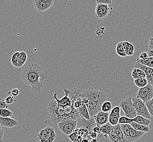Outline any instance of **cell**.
Instances as JSON below:
<instances>
[{
  "label": "cell",
  "instance_id": "cell-1",
  "mask_svg": "<svg viewBox=\"0 0 153 142\" xmlns=\"http://www.w3.org/2000/svg\"><path fill=\"white\" fill-rule=\"evenodd\" d=\"M21 78L24 85L31 87L32 92L40 93L44 87L40 79L46 80L48 78V72L37 63H30L22 69Z\"/></svg>",
  "mask_w": 153,
  "mask_h": 142
},
{
  "label": "cell",
  "instance_id": "cell-2",
  "mask_svg": "<svg viewBox=\"0 0 153 142\" xmlns=\"http://www.w3.org/2000/svg\"><path fill=\"white\" fill-rule=\"evenodd\" d=\"M47 108L52 124L57 125L59 122L67 120L64 107L58 105L53 98L49 101Z\"/></svg>",
  "mask_w": 153,
  "mask_h": 142
},
{
  "label": "cell",
  "instance_id": "cell-3",
  "mask_svg": "<svg viewBox=\"0 0 153 142\" xmlns=\"http://www.w3.org/2000/svg\"><path fill=\"white\" fill-rule=\"evenodd\" d=\"M80 97H85L101 105L106 101L108 100L107 94L102 91L96 90H87L81 93L79 95Z\"/></svg>",
  "mask_w": 153,
  "mask_h": 142
},
{
  "label": "cell",
  "instance_id": "cell-4",
  "mask_svg": "<svg viewBox=\"0 0 153 142\" xmlns=\"http://www.w3.org/2000/svg\"><path fill=\"white\" fill-rule=\"evenodd\" d=\"M57 136L53 127L47 126L40 130L37 135L38 142H53Z\"/></svg>",
  "mask_w": 153,
  "mask_h": 142
},
{
  "label": "cell",
  "instance_id": "cell-5",
  "mask_svg": "<svg viewBox=\"0 0 153 142\" xmlns=\"http://www.w3.org/2000/svg\"><path fill=\"white\" fill-rule=\"evenodd\" d=\"M120 106L124 113V115L126 117L133 119L137 115L136 111L132 101L131 97L123 99L120 103Z\"/></svg>",
  "mask_w": 153,
  "mask_h": 142
},
{
  "label": "cell",
  "instance_id": "cell-6",
  "mask_svg": "<svg viewBox=\"0 0 153 142\" xmlns=\"http://www.w3.org/2000/svg\"><path fill=\"white\" fill-rule=\"evenodd\" d=\"M131 99L136 111L137 115H141L143 117L150 119L151 115L144 102L141 99L138 98L137 96L134 97Z\"/></svg>",
  "mask_w": 153,
  "mask_h": 142
},
{
  "label": "cell",
  "instance_id": "cell-7",
  "mask_svg": "<svg viewBox=\"0 0 153 142\" xmlns=\"http://www.w3.org/2000/svg\"><path fill=\"white\" fill-rule=\"evenodd\" d=\"M59 129L62 133L67 136L73 132L77 127L76 120L68 119L62 121L57 124Z\"/></svg>",
  "mask_w": 153,
  "mask_h": 142
},
{
  "label": "cell",
  "instance_id": "cell-8",
  "mask_svg": "<svg viewBox=\"0 0 153 142\" xmlns=\"http://www.w3.org/2000/svg\"><path fill=\"white\" fill-rule=\"evenodd\" d=\"M136 96L141 99L144 103L149 101L153 97V86L148 84L146 87L139 88Z\"/></svg>",
  "mask_w": 153,
  "mask_h": 142
},
{
  "label": "cell",
  "instance_id": "cell-9",
  "mask_svg": "<svg viewBox=\"0 0 153 142\" xmlns=\"http://www.w3.org/2000/svg\"><path fill=\"white\" fill-rule=\"evenodd\" d=\"M108 137L110 142H129L124 138L120 124L113 126L112 130Z\"/></svg>",
  "mask_w": 153,
  "mask_h": 142
},
{
  "label": "cell",
  "instance_id": "cell-10",
  "mask_svg": "<svg viewBox=\"0 0 153 142\" xmlns=\"http://www.w3.org/2000/svg\"><path fill=\"white\" fill-rule=\"evenodd\" d=\"M32 3L37 11L43 13L53 6L55 0H32Z\"/></svg>",
  "mask_w": 153,
  "mask_h": 142
},
{
  "label": "cell",
  "instance_id": "cell-11",
  "mask_svg": "<svg viewBox=\"0 0 153 142\" xmlns=\"http://www.w3.org/2000/svg\"><path fill=\"white\" fill-rule=\"evenodd\" d=\"M76 121L77 129L83 127L88 130L89 132H91L93 128L97 125L93 117H91L90 120H87L84 117H79L77 119Z\"/></svg>",
  "mask_w": 153,
  "mask_h": 142
},
{
  "label": "cell",
  "instance_id": "cell-12",
  "mask_svg": "<svg viewBox=\"0 0 153 142\" xmlns=\"http://www.w3.org/2000/svg\"><path fill=\"white\" fill-rule=\"evenodd\" d=\"M110 8L106 4H98L95 8V16L99 19L105 20L109 14Z\"/></svg>",
  "mask_w": 153,
  "mask_h": 142
},
{
  "label": "cell",
  "instance_id": "cell-13",
  "mask_svg": "<svg viewBox=\"0 0 153 142\" xmlns=\"http://www.w3.org/2000/svg\"><path fill=\"white\" fill-rule=\"evenodd\" d=\"M93 117L95 120L97 125L100 126L102 125L106 124L108 122L109 113H105L104 111H100Z\"/></svg>",
  "mask_w": 153,
  "mask_h": 142
},
{
  "label": "cell",
  "instance_id": "cell-14",
  "mask_svg": "<svg viewBox=\"0 0 153 142\" xmlns=\"http://www.w3.org/2000/svg\"><path fill=\"white\" fill-rule=\"evenodd\" d=\"M86 107L88 111L89 114L91 117L97 114L98 112L101 111V105L97 103L88 99V102L86 105Z\"/></svg>",
  "mask_w": 153,
  "mask_h": 142
},
{
  "label": "cell",
  "instance_id": "cell-15",
  "mask_svg": "<svg viewBox=\"0 0 153 142\" xmlns=\"http://www.w3.org/2000/svg\"><path fill=\"white\" fill-rule=\"evenodd\" d=\"M145 132L142 131H139L135 130L130 125L129 129V137L128 141L129 142H134L137 141L138 139H140L142 136L144 135Z\"/></svg>",
  "mask_w": 153,
  "mask_h": 142
},
{
  "label": "cell",
  "instance_id": "cell-16",
  "mask_svg": "<svg viewBox=\"0 0 153 142\" xmlns=\"http://www.w3.org/2000/svg\"><path fill=\"white\" fill-rule=\"evenodd\" d=\"M18 125V121L11 117H0V125L1 127L12 128Z\"/></svg>",
  "mask_w": 153,
  "mask_h": 142
},
{
  "label": "cell",
  "instance_id": "cell-17",
  "mask_svg": "<svg viewBox=\"0 0 153 142\" xmlns=\"http://www.w3.org/2000/svg\"><path fill=\"white\" fill-rule=\"evenodd\" d=\"M122 44L127 56H131L134 54L135 47L132 44L127 41H122Z\"/></svg>",
  "mask_w": 153,
  "mask_h": 142
},
{
  "label": "cell",
  "instance_id": "cell-18",
  "mask_svg": "<svg viewBox=\"0 0 153 142\" xmlns=\"http://www.w3.org/2000/svg\"><path fill=\"white\" fill-rule=\"evenodd\" d=\"M132 120L134 122L146 126H149L151 123L150 119L143 117L141 115H136L134 118L132 119Z\"/></svg>",
  "mask_w": 153,
  "mask_h": 142
},
{
  "label": "cell",
  "instance_id": "cell-19",
  "mask_svg": "<svg viewBox=\"0 0 153 142\" xmlns=\"http://www.w3.org/2000/svg\"><path fill=\"white\" fill-rule=\"evenodd\" d=\"M132 77L134 79H139V78H146V75L143 71L141 70L140 68L134 67L131 71Z\"/></svg>",
  "mask_w": 153,
  "mask_h": 142
},
{
  "label": "cell",
  "instance_id": "cell-20",
  "mask_svg": "<svg viewBox=\"0 0 153 142\" xmlns=\"http://www.w3.org/2000/svg\"><path fill=\"white\" fill-rule=\"evenodd\" d=\"M100 127L101 133H102L104 137L106 138L107 136H108L109 134L110 133L111 131L112 130L113 126L109 122H108L106 124L101 125Z\"/></svg>",
  "mask_w": 153,
  "mask_h": 142
},
{
  "label": "cell",
  "instance_id": "cell-21",
  "mask_svg": "<svg viewBox=\"0 0 153 142\" xmlns=\"http://www.w3.org/2000/svg\"><path fill=\"white\" fill-rule=\"evenodd\" d=\"M77 111H78V113L79 114L80 117H84L87 120H90L91 119V117L90 115L89 114L87 108L86 107V105H83L81 107L78 109H77Z\"/></svg>",
  "mask_w": 153,
  "mask_h": 142
},
{
  "label": "cell",
  "instance_id": "cell-22",
  "mask_svg": "<svg viewBox=\"0 0 153 142\" xmlns=\"http://www.w3.org/2000/svg\"><path fill=\"white\" fill-rule=\"evenodd\" d=\"M135 130H137V131H142L144 132L145 133L146 132H149L150 131V129L149 126H144L142 125L141 124H138L135 122H132L131 124H130Z\"/></svg>",
  "mask_w": 153,
  "mask_h": 142
},
{
  "label": "cell",
  "instance_id": "cell-23",
  "mask_svg": "<svg viewBox=\"0 0 153 142\" xmlns=\"http://www.w3.org/2000/svg\"><path fill=\"white\" fill-rule=\"evenodd\" d=\"M27 59V55L24 51L20 52V56L19 59V62L17 65V68H20L22 67L26 62Z\"/></svg>",
  "mask_w": 153,
  "mask_h": 142
},
{
  "label": "cell",
  "instance_id": "cell-24",
  "mask_svg": "<svg viewBox=\"0 0 153 142\" xmlns=\"http://www.w3.org/2000/svg\"><path fill=\"white\" fill-rule=\"evenodd\" d=\"M137 61L146 66L150 68H153V57H148L147 59L145 60H141L138 58Z\"/></svg>",
  "mask_w": 153,
  "mask_h": 142
},
{
  "label": "cell",
  "instance_id": "cell-25",
  "mask_svg": "<svg viewBox=\"0 0 153 142\" xmlns=\"http://www.w3.org/2000/svg\"><path fill=\"white\" fill-rule=\"evenodd\" d=\"M116 50L117 54L120 57L125 58V57L127 56L126 55L124 48L123 46L122 41L120 42L117 44Z\"/></svg>",
  "mask_w": 153,
  "mask_h": 142
},
{
  "label": "cell",
  "instance_id": "cell-26",
  "mask_svg": "<svg viewBox=\"0 0 153 142\" xmlns=\"http://www.w3.org/2000/svg\"><path fill=\"white\" fill-rule=\"evenodd\" d=\"M134 84L136 87L139 88H142L147 85L148 84V83L146 78H143L134 79Z\"/></svg>",
  "mask_w": 153,
  "mask_h": 142
},
{
  "label": "cell",
  "instance_id": "cell-27",
  "mask_svg": "<svg viewBox=\"0 0 153 142\" xmlns=\"http://www.w3.org/2000/svg\"><path fill=\"white\" fill-rule=\"evenodd\" d=\"M112 109V103L109 101H105L101 105V111H104L105 113L110 112Z\"/></svg>",
  "mask_w": 153,
  "mask_h": 142
},
{
  "label": "cell",
  "instance_id": "cell-28",
  "mask_svg": "<svg viewBox=\"0 0 153 142\" xmlns=\"http://www.w3.org/2000/svg\"><path fill=\"white\" fill-rule=\"evenodd\" d=\"M89 132L88 130L86 129L85 128L83 127H81L78 129V134L79 136H82L83 138H88V139H91L89 136Z\"/></svg>",
  "mask_w": 153,
  "mask_h": 142
},
{
  "label": "cell",
  "instance_id": "cell-29",
  "mask_svg": "<svg viewBox=\"0 0 153 142\" xmlns=\"http://www.w3.org/2000/svg\"><path fill=\"white\" fill-rule=\"evenodd\" d=\"M120 111L121 108L120 105H117L111 109L109 117H120Z\"/></svg>",
  "mask_w": 153,
  "mask_h": 142
},
{
  "label": "cell",
  "instance_id": "cell-30",
  "mask_svg": "<svg viewBox=\"0 0 153 142\" xmlns=\"http://www.w3.org/2000/svg\"><path fill=\"white\" fill-rule=\"evenodd\" d=\"M19 56H20V52H16L13 54V55L11 57V63L13 66L15 67H17Z\"/></svg>",
  "mask_w": 153,
  "mask_h": 142
},
{
  "label": "cell",
  "instance_id": "cell-31",
  "mask_svg": "<svg viewBox=\"0 0 153 142\" xmlns=\"http://www.w3.org/2000/svg\"><path fill=\"white\" fill-rule=\"evenodd\" d=\"M13 115L12 111H9L8 108L0 109V117H12Z\"/></svg>",
  "mask_w": 153,
  "mask_h": 142
},
{
  "label": "cell",
  "instance_id": "cell-32",
  "mask_svg": "<svg viewBox=\"0 0 153 142\" xmlns=\"http://www.w3.org/2000/svg\"><path fill=\"white\" fill-rule=\"evenodd\" d=\"M132 122H133L132 119L126 117V116H122V117L120 116L118 120V124H130Z\"/></svg>",
  "mask_w": 153,
  "mask_h": 142
},
{
  "label": "cell",
  "instance_id": "cell-33",
  "mask_svg": "<svg viewBox=\"0 0 153 142\" xmlns=\"http://www.w3.org/2000/svg\"><path fill=\"white\" fill-rule=\"evenodd\" d=\"M79 136L78 134V129H76V130L74 131L73 132L70 134L68 136V138L71 140V142H77V138Z\"/></svg>",
  "mask_w": 153,
  "mask_h": 142
},
{
  "label": "cell",
  "instance_id": "cell-34",
  "mask_svg": "<svg viewBox=\"0 0 153 142\" xmlns=\"http://www.w3.org/2000/svg\"><path fill=\"white\" fill-rule=\"evenodd\" d=\"M146 105L150 115L153 117V97L149 101L144 103Z\"/></svg>",
  "mask_w": 153,
  "mask_h": 142
},
{
  "label": "cell",
  "instance_id": "cell-35",
  "mask_svg": "<svg viewBox=\"0 0 153 142\" xmlns=\"http://www.w3.org/2000/svg\"><path fill=\"white\" fill-rule=\"evenodd\" d=\"M120 117H108V122L112 126H115L117 124H118V120Z\"/></svg>",
  "mask_w": 153,
  "mask_h": 142
},
{
  "label": "cell",
  "instance_id": "cell-36",
  "mask_svg": "<svg viewBox=\"0 0 153 142\" xmlns=\"http://www.w3.org/2000/svg\"><path fill=\"white\" fill-rule=\"evenodd\" d=\"M83 103L82 102V99L79 96L75 101V102L74 103V105L75 108H76V109H78V108L81 107Z\"/></svg>",
  "mask_w": 153,
  "mask_h": 142
},
{
  "label": "cell",
  "instance_id": "cell-37",
  "mask_svg": "<svg viewBox=\"0 0 153 142\" xmlns=\"http://www.w3.org/2000/svg\"><path fill=\"white\" fill-rule=\"evenodd\" d=\"M5 101L8 105H12L13 103L16 101V100L14 99V97L12 95H8L6 96V98L5 99Z\"/></svg>",
  "mask_w": 153,
  "mask_h": 142
},
{
  "label": "cell",
  "instance_id": "cell-38",
  "mask_svg": "<svg viewBox=\"0 0 153 142\" xmlns=\"http://www.w3.org/2000/svg\"><path fill=\"white\" fill-rule=\"evenodd\" d=\"M8 107H9L8 105L5 101V99L2 98H0V109H4V108H8Z\"/></svg>",
  "mask_w": 153,
  "mask_h": 142
},
{
  "label": "cell",
  "instance_id": "cell-39",
  "mask_svg": "<svg viewBox=\"0 0 153 142\" xmlns=\"http://www.w3.org/2000/svg\"><path fill=\"white\" fill-rule=\"evenodd\" d=\"M97 4H111L112 2V0H95Z\"/></svg>",
  "mask_w": 153,
  "mask_h": 142
},
{
  "label": "cell",
  "instance_id": "cell-40",
  "mask_svg": "<svg viewBox=\"0 0 153 142\" xmlns=\"http://www.w3.org/2000/svg\"><path fill=\"white\" fill-rule=\"evenodd\" d=\"M146 79L148 81V83L149 84L152 85L153 87V71L148 77H146Z\"/></svg>",
  "mask_w": 153,
  "mask_h": 142
},
{
  "label": "cell",
  "instance_id": "cell-41",
  "mask_svg": "<svg viewBox=\"0 0 153 142\" xmlns=\"http://www.w3.org/2000/svg\"><path fill=\"white\" fill-rule=\"evenodd\" d=\"M10 93H11L13 97H16V96H18L19 95L20 91L18 89L16 88V89H14L12 90Z\"/></svg>",
  "mask_w": 153,
  "mask_h": 142
},
{
  "label": "cell",
  "instance_id": "cell-42",
  "mask_svg": "<svg viewBox=\"0 0 153 142\" xmlns=\"http://www.w3.org/2000/svg\"><path fill=\"white\" fill-rule=\"evenodd\" d=\"M148 58V54L145 52H143L141 53V55L139 56L138 59H141V60H145V59H147Z\"/></svg>",
  "mask_w": 153,
  "mask_h": 142
},
{
  "label": "cell",
  "instance_id": "cell-43",
  "mask_svg": "<svg viewBox=\"0 0 153 142\" xmlns=\"http://www.w3.org/2000/svg\"><path fill=\"white\" fill-rule=\"evenodd\" d=\"M92 131L94 132L95 133L99 134V133H101V131H100V127L99 126L96 125V126H95L93 128V129H92Z\"/></svg>",
  "mask_w": 153,
  "mask_h": 142
},
{
  "label": "cell",
  "instance_id": "cell-44",
  "mask_svg": "<svg viewBox=\"0 0 153 142\" xmlns=\"http://www.w3.org/2000/svg\"><path fill=\"white\" fill-rule=\"evenodd\" d=\"M89 136L91 139H92V138H97V137H98V133H95V132L92 131L91 132H89Z\"/></svg>",
  "mask_w": 153,
  "mask_h": 142
},
{
  "label": "cell",
  "instance_id": "cell-45",
  "mask_svg": "<svg viewBox=\"0 0 153 142\" xmlns=\"http://www.w3.org/2000/svg\"><path fill=\"white\" fill-rule=\"evenodd\" d=\"M148 48L153 49V37H151L149 40L148 42Z\"/></svg>",
  "mask_w": 153,
  "mask_h": 142
},
{
  "label": "cell",
  "instance_id": "cell-46",
  "mask_svg": "<svg viewBox=\"0 0 153 142\" xmlns=\"http://www.w3.org/2000/svg\"><path fill=\"white\" fill-rule=\"evenodd\" d=\"M147 54H148V57H153V49L148 48Z\"/></svg>",
  "mask_w": 153,
  "mask_h": 142
},
{
  "label": "cell",
  "instance_id": "cell-47",
  "mask_svg": "<svg viewBox=\"0 0 153 142\" xmlns=\"http://www.w3.org/2000/svg\"><path fill=\"white\" fill-rule=\"evenodd\" d=\"M3 136H4V131L1 127H0V139H3Z\"/></svg>",
  "mask_w": 153,
  "mask_h": 142
},
{
  "label": "cell",
  "instance_id": "cell-48",
  "mask_svg": "<svg viewBox=\"0 0 153 142\" xmlns=\"http://www.w3.org/2000/svg\"><path fill=\"white\" fill-rule=\"evenodd\" d=\"M83 138L81 136H78L77 137V142H81V141H82Z\"/></svg>",
  "mask_w": 153,
  "mask_h": 142
},
{
  "label": "cell",
  "instance_id": "cell-49",
  "mask_svg": "<svg viewBox=\"0 0 153 142\" xmlns=\"http://www.w3.org/2000/svg\"><path fill=\"white\" fill-rule=\"evenodd\" d=\"M89 142H98V139L97 138H92L89 140Z\"/></svg>",
  "mask_w": 153,
  "mask_h": 142
},
{
  "label": "cell",
  "instance_id": "cell-50",
  "mask_svg": "<svg viewBox=\"0 0 153 142\" xmlns=\"http://www.w3.org/2000/svg\"><path fill=\"white\" fill-rule=\"evenodd\" d=\"M81 142H89V139L88 138H83Z\"/></svg>",
  "mask_w": 153,
  "mask_h": 142
},
{
  "label": "cell",
  "instance_id": "cell-51",
  "mask_svg": "<svg viewBox=\"0 0 153 142\" xmlns=\"http://www.w3.org/2000/svg\"><path fill=\"white\" fill-rule=\"evenodd\" d=\"M0 142H6L3 139H0Z\"/></svg>",
  "mask_w": 153,
  "mask_h": 142
},
{
  "label": "cell",
  "instance_id": "cell-52",
  "mask_svg": "<svg viewBox=\"0 0 153 142\" xmlns=\"http://www.w3.org/2000/svg\"><path fill=\"white\" fill-rule=\"evenodd\" d=\"M0 127H1V125H0Z\"/></svg>",
  "mask_w": 153,
  "mask_h": 142
}]
</instances>
